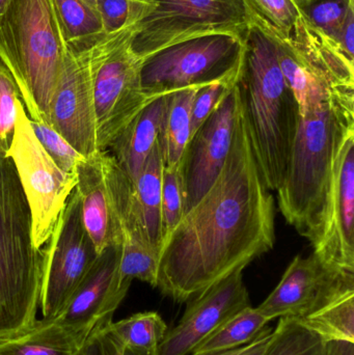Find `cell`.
Segmentation results:
<instances>
[{
    "label": "cell",
    "mask_w": 354,
    "mask_h": 355,
    "mask_svg": "<svg viewBox=\"0 0 354 355\" xmlns=\"http://www.w3.org/2000/svg\"><path fill=\"white\" fill-rule=\"evenodd\" d=\"M274 198L260 171L242 103L222 172L160 248L157 288L191 300L272 250Z\"/></svg>",
    "instance_id": "6da1fadb"
},
{
    "label": "cell",
    "mask_w": 354,
    "mask_h": 355,
    "mask_svg": "<svg viewBox=\"0 0 354 355\" xmlns=\"http://www.w3.org/2000/svg\"><path fill=\"white\" fill-rule=\"evenodd\" d=\"M251 143L270 191L282 186L301 122L294 94L287 83L274 40L249 24L237 80Z\"/></svg>",
    "instance_id": "7a4b0ae2"
},
{
    "label": "cell",
    "mask_w": 354,
    "mask_h": 355,
    "mask_svg": "<svg viewBox=\"0 0 354 355\" xmlns=\"http://www.w3.org/2000/svg\"><path fill=\"white\" fill-rule=\"evenodd\" d=\"M67 46L52 0H12L0 19V62L12 75L28 118L49 125Z\"/></svg>",
    "instance_id": "3957f363"
},
{
    "label": "cell",
    "mask_w": 354,
    "mask_h": 355,
    "mask_svg": "<svg viewBox=\"0 0 354 355\" xmlns=\"http://www.w3.org/2000/svg\"><path fill=\"white\" fill-rule=\"evenodd\" d=\"M354 127V103L330 101L301 116L278 206L289 225L307 239L315 233L337 150Z\"/></svg>",
    "instance_id": "277c9868"
},
{
    "label": "cell",
    "mask_w": 354,
    "mask_h": 355,
    "mask_svg": "<svg viewBox=\"0 0 354 355\" xmlns=\"http://www.w3.org/2000/svg\"><path fill=\"white\" fill-rule=\"evenodd\" d=\"M43 250L35 248L31 215L12 160L0 151V339L37 320Z\"/></svg>",
    "instance_id": "5b68a950"
},
{
    "label": "cell",
    "mask_w": 354,
    "mask_h": 355,
    "mask_svg": "<svg viewBox=\"0 0 354 355\" xmlns=\"http://www.w3.org/2000/svg\"><path fill=\"white\" fill-rule=\"evenodd\" d=\"M243 35L216 33L168 46L141 60V83L150 99L188 87L236 80Z\"/></svg>",
    "instance_id": "8992f818"
},
{
    "label": "cell",
    "mask_w": 354,
    "mask_h": 355,
    "mask_svg": "<svg viewBox=\"0 0 354 355\" xmlns=\"http://www.w3.org/2000/svg\"><path fill=\"white\" fill-rule=\"evenodd\" d=\"M135 24L109 33L91 49L100 151H108L129 123L153 100L143 93L141 60L131 50Z\"/></svg>",
    "instance_id": "52a82bcc"
},
{
    "label": "cell",
    "mask_w": 354,
    "mask_h": 355,
    "mask_svg": "<svg viewBox=\"0 0 354 355\" xmlns=\"http://www.w3.org/2000/svg\"><path fill=\"white\" fill-rule=\"evenodd\" d=\"M249 24L243 0H145L131 50L143 60L193 37L216 33L243 35Z\"/></svg>",
    "instance_id": "ba28073f"
},
{
    "label": "cell",
    "mask_w": 354,
    "mask_h": 355,
    "mask_svg": "<svg viewBox=\"0 0 354 355\" xmlns=\"http://www.w3.org/2000/svg\"><path fill=\"white\" fill-rule=\"evenodd\" d=\"M12 145L6 155L12 160L31 215L35 248L42 250L76 186V175L60 170L42 147L31 128L22 100L17 105Z\"/></svg>",
    "instance_id": "9c48e42d"
},
{
    "label": "cell",
    "mask_w": 354,
    "mask_h": 355,
    "mask_svg": "<svg viewBox=\"0 0 354 355\" xmlns=\"http://www.w3.org/2000/svg\"><path fill=\"white\" fill-rule=\"evenodd\" d=\"M42 250L39 308L43 318L50 319L66 306L99 257L83 227L75 189Z\"/></svg>",
    "instance_id": "30bf717a"
},
{
    "label": "cell",
    "mask_w": 354,
    "mask_h": 355,
    "mask_svg": "<svg viewBox=\"0 0 354 355\" xmlns=\"http://www.w3.org/2000/svg\"><path fill=\"white\" fill-rule=\"evenodd\" d=\"M310 242L324 264L354 277V127L337 150L319 225Z\"/></svg>",
    "instance_id": "8fae6325"
},
{
    "label": "cell",
    "mask_w": 354,
    "mask_h": 355,
    "mask_svg": "<svg viewBox=\"0 0 354 355\" xmlns=\"http://www.w3.org/2000/svg\"><path fill=\"white\" fill-rule=\"evenodd\" d=\"M237 80L228 87L215 110L191 135L183 152L179 170L184 192V214L210 189L230 153L240 105Z\"/></svg>",
    "instance_id": "7c38bea8"
},
{
    "label": "cell",
    "mask_w": 354,
    "mask_h": 355,
    "mask_svg": "<svg viewBox=\"0 0 354 355\" xmlns=\"http://www.w3.org/2000/svg\"><path fill=\"white\" fill-rule=\"evenodd\" d=\"M354 293V277L343 275L324 264L315 254L295 257L280 283L257 306L264 317L303 320Z\"/></svg>",
    "instance_id": "4fadbf2b"
},
{
    "label": "cell",
    "mask_w": 354,
    "mask_h": 355,
    "mask_svg": "<svg viewBox=\"0 0 354 355\" xmlns=\"http://www.w3.org/2000/svg\"><path fill=\"white\" fill-rule=\"evenodd\" d=\"M50 126L83 157L99 153L91 50L68 47L49 112Z\"/></svg>",
    "instance_id": "5bb4252c"
},
{
    "label": "cell",
    "mask_w": 354,
    "mask_h": 355,
    "mask_svg": "<svg viewBox=\"0 0 354 355\" xmlns=\"http://www.w3.org/2000/svg\"><path fill=\"white\" fill-rule=\"evenodd\" d=\"M121 245L109 246L100 252L76 291L50 322L87 341L96 331L112 322L128 293L130 283L120 279Z\"/></svg>",
    "instance_id": "9a60e30c"
},
{
    "label": "cell",
    "mask_w": 354,
    "mask_h": 355,
    "mask_svg": "<svg viewBox=\"0 0 354 355\" xmlns=\"http://www.w3.org/2000/svg\"><path fill=\"white\" fill-rule=\"evenodd\" d=\"M243 270H236L191 300L180 322L166 331L158 355H188L229 318L251 306L243 282Z\"/></svg>",
    "instance_id": "2e32d148"
},
{
    "label": "cell",
    "mask_w": 354,
    "mask_h": 355,
    "mask_svg": "<svg viewBox=\"0 0 354 355\" xmlns=\"http://www.w3.org/2000/svg\"><path fill=\"white\" fill-rule=\"evenodd\" d=\"M109 177L121 232L120 279H139L157 288L159 252L148 240L135 202L133 183L110 154Z\"/></svg>",
    "instance_id": "e0dca14e"
},
{
    "label": "cell",
    "mask_w": 354,
    "mask_h": 355,
    "mask_svg": "<svg viewBox=\"0 0 354 355\" xmlns=\"http://www.w3.org/2000/svg\"><path fill=\"white\" fill-rule=\"evenodd\" d=\"M108 151H101L79 162L75 171V191L80 202L83 227L98 254L116 244L121 232L109 177Z\"/></svg>",
    "instance_id": "ac0fdd59"
},
{
    "label": "cell",
    "mask_w": 354,
    "mask_h": 355,
    "mask_svg": "<svg viewBox=\"0 0 354 355\" xmlns=\"http://www.w3.org/2000/svg\"><path fill=\"white\" fill-rule=\"evenodd\" d=\"M287 43L335 93L354 97V60L301 15Z\"/></svg>",
    "instance_id": "d6986e66"
},
{
    "label": "cell",
    "mask_w": 354,
    "mask_h": 355,
    "mask_svg": "<svg viewBox=\"0 0 354 355\" xmlns=\"http://www.w3.org/2000/svg\"><path fill=\"white\" fill-rule=\"evenodd\" d=\"M166 95L150 101L110 146L109 152L125 174L134 182L159 139Z\"/></svg>",
    "instance_id": "ffe728a7"
},
{
    "label": "cell",
    "mask_w": 354,
    "mask_h": 355,
    "mask_svg": "<svg viewBox=\"0 0 354 355\" xmlns=\"http://www.w3.org/2000/svg\"><path fill=\"white\" fill-rule=\"evenodd\" d=\"M274 40V39H272ZM276 53L281 70L297 98L301 116L326 102L354 103V97L335 93L309 66L295 53L287 42L276 41Z\"/></svg>",
    "instance_id": "44dd1931"
},
{
    "label": "cell",
    "mask_w": 354,
    "mask_h": 355,
    "mask_svg": "<svg viewBox=\"0 0 354 355\" xmlns=\"http://www.w3.org/2000/svg\"><path fill=\"white\" fill-rule=\"evenodd\" d=\"M164 162L159 139L145 160L143 170L133 183L135 202L145 227L148 240L160 254L163 242L161 190Z\"/></svg>",
    "instance_id": "7402d4cb"
},
{
    "label": "cell",
    "mask_w": 354,
    "mask_h": 355,
    "mask_svg": "<svg viewBox=\"0 0 354 355\" xmlns=\"http://www.w3.org/2000/svg\"><path fill=\"white\" fill-rule=\"evenodd\" d=\"M85 343L80 338L42 318L27 331L0 339V355H76Z\"/></svg>",
    "instance_id": "603a6c76"
},
{
    "label": "cell",
    "mask_w": 354,
    "mask_h": 355,
    "mask_svg": "<svg viewBox=\"0 0 354 355\" xmlns=\"http://www.w3.org/2000/svg\"><path fill=\"white\" fill-rule=\"evenodd\" d=\"M67 46L89 51L106 37L96 4L89 0H52Z\"/></svg>",
    "instance_id": "cb8c5ba5"
},
{
    "label": "cell",
    "mask_w": 354,
    "mask_h": 355,
    "mask_svg": "<svg viewBox=\"0 0 354 355\" xmlns=\"http://www.w3.org/2000/svg\"><path fill=\"white\" fill-rule=\"evenodd\" d=\"M200 87H188L166 95L159 135L164 168H174L180 164L191 137V107Z\"/></svg>",
    "instance_id": "d4e9b609"
},
{
    "label": "cell",
    "mask_w": 354,
    "mask_h": 355,
    "mask_svg": "<svg viewBox=\"0 0 354 355\" xmlns=\"http://www.w3.org/2000/svg\"><path fill=\"white\" fill-rule=\"evenodd\" d=\"M269 322L257 308L247 306L233 315L213 333L210 334L199 345L195 346L191 354L226 352L242 347L251 343Z\"/></svg>",
    "instance_id": "484cf974"
},
{
    "label": "cell",
    "mask_w": 354,
    "mask_h": 355,
    "mask_svg": "<svg viewBox=\"0 0 354 355\" xmlns=\"http://www.w3.org/2000/svg\"><path fill=\"white\" fill-rule=\"evenodd\" d=\"M256 25L276 41L287 42L301 17L299 8L291 0H243Z\"/></svg>",
    "instance_id": "4316f807"
},
{
    "label": "cell",
    "mask_w": 354,
    "mask_h": 355,
    "mask_svg": "<svg viewBox=\"0 0 354 355\" xmlns=\"http://www.w3.org/2000/svg\"><path fill=\"white\" fill-rule=\"evenodd\" d=\"M108 327L124 347L132 349H156L168 331L163 319L156 312L137 313Z\"/></svg>",
    "instance_id": "83f0119b"
},
{
    "label": "cell",
    "mask_w": 354,
    "mask_h": 355,
    "mask_svg": "<svg viewBox=\"0 0 354 355\" xmlns=\"http://www.w3.org/2000/svg\"><path fill=\"white\" fill-rule=\"evenodd\" d=\"M324 340L294 318H280L262 355H324Z\"/></svg>",
    "instance_id": "f1b7e54d"
},
{
    "label": "cell",
    "mask_w": 354,
    "mask_h": 355,
    "mask_svg": "<svg viewBox=\"0 0 354 355\" xmlns=\"http://www.w3.org/2000/svg\"><path fill=\"white\" fill-rule=\"evenodd\" d=\"M299 321L324 341L354 342V293Z\"/></svg>",
    "instance_id": "f546056e"
},
{
    "label": "cell",
    "mask_w": 354,
    "mask_h": 355,
    "mask_svg": "<svg viewBox=\"0 0 354 355\" xmlns=\"http://www.w3.org/2000/svg\"><path fill=\"white\" fill-rule=\"evenodd\" d=\"M351 10L354 0H313L301 12L312 26L339 43L341 29Z\"/></svg>",
    "instance_id": "4dcf8cb0"
},
{
    "label": "cell",
    "mask_w": 354,
    "mask_h": 355,
    "mask_svg": "<svg viewBox=\"0 0 354 355\" xmlns=\"http://www.w3.org/2000/svg\"><path fill=\"white\" fill-rule=\"evenodd\" d=\"M161 209L164 241L184 214V192L179 166L163 168Z\"/></svg>",
    "instance_id": "1f68e13d"
},
{
    "label": "cell",
    "mask_w": 354,
    "mask_h": 355,
    "mask_svg": "<svg viewBox=\"0 0 354 355\" xmlns=\"http://www.w3.org/2000/svg\"><path fill=\"white\" fill-rule=\"evenodd\" d=\"M30 120V119H29ZM31 128L46 153L64 172L73 174L77 164L85 159L60 133L45 123L30 120Z\"/></svg>",
    "instance_id": "d6a6232c"
},
{
    "label": "cell",
    "mask_w": 354,
    "mask_h": 355,
    "mask_svg": "<svg viewBox=\"0 0 354 355\" xmlns=\"http://www.w3.org/2000/svg\"><path fill=\"white\" fill-rule=\"evenodd\" d=\"M20 100V94L12 75L0 62V151L4 153L12 145L18 114L17 105Z\"/></svg>",
    "instance_id": "836d02e7"
},
{
    "label": "cell",
    "mask_w": 354,
    "mask_h": 355,
    "mask_svg": "<svg viewBox=\"0 0 354 355\" xmlns=\"http://www.w3.org/2000/svg\"><path fill=\"white\" fill-rule=\"evenodd\" d=\"M96 8L101 17L106 35H109L135 24L143 15L145 1L97 0Z\"/></svg>",
    "instance_id": "e575fe53"
},
{
    "label": "cell",
    "mask_w": 354,
    "mask_h": 355,
    "mask_svg": "<svg viewBox=\"0 0 354 355\" xmlns=\"http://www.w3.org/2000/svg\"><path fill=\"white\" fill-rule=\"evenodd\" d=\"M236 80L230 81V83H211L197 89L193 99V107H191V135L215 110L228 87Z\"/></svg>",
    "instance_id": "d590c367"
},
{
    "label": "cell",
    "mask_w": 354,
    "mask_h": 355,
    "mask_svg": "<svg viewBox=\"0 0 354 355\" xmlns=\"http://www.w3.org/2000/svg\"><path fill=\"white\" fill-rule=\"evenodd\" d=\"M108 325L96 329L76 355H122L123 345L112 335Z\"/></svg>",
    "instance_id": "8d00e7d4"
},
{
    "label": "cell",
    "mask_w": 354,
    "mask_h": 355,
    "mask_svg": "<svg viewBox=\"0 0 354 355\" xmlns=\"http://www.w3.org/2000/svg\"><path fill=\"white\" fill-rule=\"evenodd\" d=\"M339 44L349 58L354 60V10L347 15L346 20L341 29Z\"/></svg>",
    "instance_id": "74e56055"
},
{
    "label": "cell",
    "mask_w": 354,
    "mask_h": 355,
    "mask_svg": "<svg viewBox=\"0 0 354 355\" xmlns=\"http://www.w3.org/2000/svg\"><path fill=\"white\" fill-rule=\"evenodd\" d=\"M272 331L269 327H266L261 334L254 340L251 343L243 346L242 349L235 355H262L264 350L266 349L270 337H272Z\"/></svg>",
    "instance_id": "f35d334b"
},
{
    "label": "cell",
    "mask_w": 354,
    "mask_h": 355,
    "mask_svg": "<svg viewBox=\"0 0 354 355\" xmlns=\"http://www.w3.org/2000/svg\"><path fill=\"white\" fill-rule=\"evenodd\" d=\"M324 355H354V342L324 341Z\"/></svg>",
    "instance_id": "ab89813d"
},
{
    "label": "cell",
    "mask_w": 354,
    "mask_h": 355,
    "mask_svg": "<svg viewBox=\"0 0 354 355\" xmlns=\"http://www.w3.org/2000/svg\"><path fill=\"white\" fill-rule=\"evenodd\" d=\"M158 348L152 350L132 349L123 346L122 355H158Z\"/></svg>",
    "instance_id": "60d3db41"
},
{
    "label": "cell",
    "mask_w": 354,
    "mask_h": 355,
    "mask_svg": "<svg viewBox=\"0 0 354 355\" xmlns=\"http://www.w3.org/2000/svg\"><path fill=\"white\" fill-rule=\"evenodd\" d=\"M242 347L235 348V349L226 350V352H207V354H191V355H235L238 354Z\"/></svg>",
    "instance_id": "b9f144b4"
},
{
    "label": "cell",
    "mask_w": 354,
    "mask_h": 355,
    "mask_svg": "<svg viewBox=\"0 0 354 355\" xmlns=\"http://www.w3.org/2000/svg\"><path fill=\"white\" fill-rule=\"evenodd\" d=\"M297 8H299V10H303V8L308 6V4L311 3L313 0H291Z\"/></svg>",
    "instance_id": "7bdbcfd3"
},
{
    "label": "cell",
    "mask_w": 354,
    "mask_h": 355,
    "mask_svg": "<svg viewBox=\"0 0 354 355\" xmlns=\"http://www.w3.org/2000/svg\"><path fill=\"white\" fill-rule=\"evenodd\" d=\"M12 0H0V19H1L2 15L6 12V8Z\"/></svg>",
    "instance_id": "ee69618b"
},
{
    "label": "cell",
    "mask_w": 354,
    "mask_h": 355,
    "mask_svg": "<svg viewBox=\"0 0 354 355\" xmlns=\"http://www.w3.org/2000/svg\"><path fill=\"white\" fill-rule=\"evenodd\" d=\"M89 1L93 2V3L96 4V1H97V0H89Z\"/></svg>",
    "instance_id": "f6af8a7d"
},
{
    "label": "cell",
    "mask_w": 354,
    "mask_h": 355,
    "mask_svg": "<svg viewBox=\"0 0 354 355\" xmlns=\"http://www.w3.org/2000/svg\"><path fill=\"white\" fill-rule=\"evenodd\" d=\"M139 1H145V0H139Z\"/></svg>",
    "instance_id": "bcb514c9"
}]
</instances>
